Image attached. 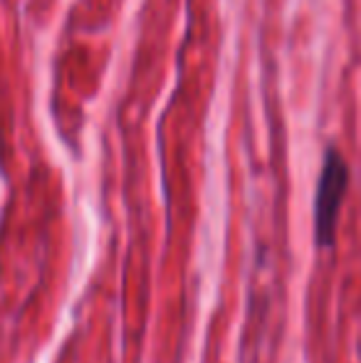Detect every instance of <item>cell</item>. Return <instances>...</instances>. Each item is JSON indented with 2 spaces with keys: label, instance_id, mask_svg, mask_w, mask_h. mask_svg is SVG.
<instances>
[{
  "label": "cell",
  "instance_id": "6da1fadb",
  "mask_svg": "<svg viewBox=\"0 0 361 363\" xmlns=\"http://www.w3.org/2000/svg\"><path fill=\"white\" fill-rule=\"evenodd\" d=\"M349 188V166L337 148H329L319 173L314 196V238L322 250H329L337 240V223L344 196Z\"/></svg>",
  "mask_w": 361,
  "mask_h": 363
}]
</instances>
